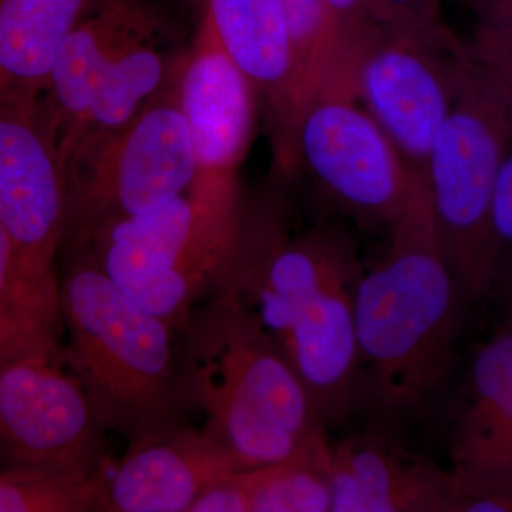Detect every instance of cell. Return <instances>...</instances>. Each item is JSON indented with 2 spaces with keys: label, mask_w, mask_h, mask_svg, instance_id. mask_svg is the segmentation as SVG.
I'll list each match as a JSON object with an SVG mask.
<instances>
[{
  "label": "cell",
  "mask_w": 512,
  "mask_h": 512,
  "mask_svg": "<svg viewBox=\"0 0 512 512\" xmlns=\"http://www.w3.org/2000/svg\"><path fill=\"white\" fill-rule=\"evenodd\" d=\"M363 269L353 242L336 229L293 235L272 208L244 210L215 286L274 340L328 429L355 409V305Z\"/></svg>",
  "instance_id": "1"
},
{
  "label": "cell",
  "mask_w": 512,
  "mask_h": 512,
  "mask_svg": "<svg viewBox=\"0 0 512 512\" xmlns=\"http://www.w3.org/2000/svg\"><path fill=\"white\" fill-rule=\"evenodd\" d=\"M386 231V249L357 282L355 409L399 423L426 412L446 386L468 299L424 184Z\"/></svg>",
  "instance_id": "2"
},
{
  "label": "cell",
  "mask_w": 512,
  "mask_h": 512,
  "mask_svg": "<svg viewBox=\"0 0 512 512\" xmlns=\"http://www.w3.org/2000/svg\"><path fill=\"white\" fill-rule=\"evenodd\" d=\"M181 336L191 406L239 468L301 461L326 470L328 427L284 353L234 296L214 289Z\"/></svg>",
  "instance_id": "3"
},
{
  "label": "cell",
  "mask_w": 512,
  "mask_h": 512,
  "mask_svg": "<svg viewBox=\"0 0 512 512\" xmlns=\"http://www.w3.org/2000/svg\"><path fill=\"white\" fill-rule=\"evenodd\" d=\"M60 308L64 366L104 430L131 441L183 423L191 403L173 326L124 295L84 252L60 281Z\"/></svg>",
  "instance_id": "4"
},
{
  "label": "cell",
  "mask_w": 512,
  "mask_h": 512,
  "mask_svg": "<svg viewBox=\"0 0 512 512\" xmlns=\"http://www.w3.org/2000/svg\"><path fill=\"white\" fill-rule=\"evenodd\" d=\"M242 211L238 188L194 183L156 210L104 222L74 249L181 335L220 281Z\"/></svg>",
  "instance_id": "5"
},
{
  "label": "cell",
  "mask_w": 512,
  "mask_h": 512,
  "mask_svg": "<svg viewBox=\"0 0 512 512\" xmlns=\"http://www.w3.org/2000/svg\"><path fill=\"white\" fill-rule=\"evenodd\" d=\"M148 0H93L64 37L43 100L59 156L84 137L113 133L163 92L184 52Z\"/></svg>",
  "instance_id": "6"
},
{
  "label": "cell",
  "mask_w": 512,
  "mask_h": 512,
  "mask_svg": "<svg viewBox=\"0 0 512 512\" xmlns=\"http://www.w3.org/2000/svg\"><path fill=\"white\" fill-rule=\"evenodd\" d=\"M511 146V111L503 84L470 46L456 101L423 173L437 234L468 302L485 301L493 293L491 207Z\"/></svg>",
  "instance_id": "7"
},
{
  "label": "cell",
  "mask_w": 512,
  "mask_h": 512,
  "mask_svg": "<svg viewBox=\"0 0 512 512\" xmlns=\"http://www.w3.org/2000/svg\"><path fill=\"white\" fill-rule=\"evenodd\" d=\"M175 74L126 127L82 138L60 156L73 248L104 222L156 210L190 190L197 164Z\"/></svg>",
  "instance_id": "8"
},
{
  "label": "cell",
  "mask_w": 512,
  "mask_h": 512,
  "mask_svg": "<svg viewBox=\"0 0 512 512\" xmlns=\"http://www.w3.org/2000/svg\"><path fill=\"white\" fill-rule=\"evenodd\" d=\"M301 165L320 194L363 227L389 228L424 180L355 96L322 92L293 117L282 170Z\"/></svg>",
  "instance_id": "9"
},
{
  "label": "cell",
  "mask_w": 512,
  "mask_h": 512,
  "mask_svg": "<svg viewBox=\"0 0 512 512\" xmlns=\"http://www.w3.org/2000/svg\"><path fill=\"white\" fill-rule=\"evenodd\" d=\"M468 56L470 45L444 25L433 30L382 28L357 57L353 96L421 178L453 109Z\"/></svg>",
  "instance_id": "10"
},
{
  "label": "cell",
  "mask_w": 512,
  "mask_h": 512,
  "mask_svg": "<svg viewBox=\"0 0 512 512\" xmlns=\"http://www.w3.org/2000/svg\"><path fill=\"white\" fill-rule=\"evenodd\" d=\"M106 430L62 355L0 360V468H35L77 480L106 474Z\"/></svg>",
  "instance_id": "11"
},
{
  "label": "cell",
  "mask_w": 512,
  "mask_h": 512,
  "mask_svg": "<svg viewBox=\"0 0 512 512\" xmlns=\"http://www.w3.org/2000/svg\"><path fill=\"white\" fill-rule=\"evenodd\" d=\"M0 222L28 272L59 286L67 224L59 140L43 96L0 97Z\"/></svg>",
  "instance_id": "12"
},
{
  "label": "cell",
  "mask_w": 512,
  "mask_h": 512,
  "mask_svg": "<svg viewBox=\"0 0 512 512\" xmlns=\"http://www.w3.org/2000/svg\"><path fill=\"white\" fill-rule=\"evenodd\" d=\"M453 497L464 512H512V323L477 349L451 416Z\"/></svg>",
  "instance_id": "13"
},
{
  "label": "cell",
  "mask_w": 512,
  "mask_h": 512,
  "mask_svg": "<svg viewBox=\"0 0 512 512\" xmlns=\"http://www.w3.org/2000/svg\"><path fill=\"white\" fill-rule=\"evenodd\" d=\"M175 86L194 147V183L239 187V167L254 136L258 96L204 13L178 63Z\"/></svg>",
  "instance_id": "14"
},
{
  "label": "cell",
  "mask_w": 512,
  "mask_h": 512,
  "mask_svg": "<svg viewBox=\"0 0 512 512\" xmlns=\"http://www.w3.org/2000/svg\"><path fill=\"white\" fill-rule=\"evenodd\" d=\"M127 453L104 476L99 511L190 512L235 458L204 429L171 424L128 441Z\"/></svg>",
  "instance_id": "15"
},
{
  "label": "cell",
  "mask_w": 512,
  "mask_h": 512,
  "mask_svg": "<svg viewBox=\"0 0 512 512\" xmlns=\"http://www.w3.org/2000/svg\"><path fill=\"white\" fill-rule=\"evenodd\" d=\"M332 512H451L453 476L379 434L330 444Z\"/></svg>",
  "instance_id": "16"
},
{
  "label": "cell",
  "mask_w": 512,
  "mask_h": 512,
  "mask_svg": "<svg viewBox=\"0 0 512 512\" xmlns=\"http://www.w3.org/2000/svg\"><path fill=\"white\" fill-rule=\"evenodd\" d=\"M200 12L264 101L278 160L299 96L298 57L278 0H202Z\"/></svg>",
  "instance_id": "17"
},
{
  "label": "cell",
  "mask_w": 512,
  "mask_h": 512,
  "mask_svg": "<svg viewBox=\"0 0 512 512\" xmlns=\"http://www.w3.org/2000/svg\"><path fill=\"white\" fill-rule=\"evenodd\" d=\"M93 0H0V97H40L64 37Z\"/></svg>",
  "instance_id": "18"
},
{
  "label": "cell",
  "mask_w": 512,
  "mask_h": 512,
  "mask_svg": "<svg viewBox=\"0 0 512 512\" xmlns=\"http://www.w3.org/2000/svg\"><path fill=\"white\" fill-rule=\"evenodd\" d=\"M190 512H332L325 468L301 461L238 468L215 481Z\"/></svg>",
  "instance_id": "19"
},
{
  "label": "cell",
  "mask_w": 512,
  "mask_h": 512,
  "mask_svg": "<svg viewBox=\"0 0 512 512\" xmlns=\"http://www.w3.org/2000/svg\"><path fill=\"white\" fill-rule=\"evenodd\" d=\"M60 285L35 278L0 222V360L45 352L62 355Z\"/></svg>",
  "instance_id": "20"
},
{
  "label": "cell",
  "mask_w": 512,
  "mask_h": 512,
  "mask_svg": "<svg viewBox=\"0 0 512 512\" xmlns=\"http://www.w3.org/2000/svg\"><path fill=\"white\" fill-rule=\"evenodd\" d=\"M278 3L298 57L299 96L295 114L313 94H353L357 57L369 39L359 40L350 35L323 0H278Z\"/></svg>",
  "instance_id": "21"
},
{
  "label": "cell",
  "mask_w": 512,
  "mask_h": 512,
  "mask_svg": "<svg viewBox=\"0 0 512 512\" xmlns=\"http://www.w3.org/2000/svg\"><path fill=\"white\" fill-rule=\"evenodd\" d=\"M104 476L77 480L35 468H0V512L99 511Z\"/></svg>",
  "instance_id": "22"
},
{
  "label": "cell",
  "mask_w": 512,
  "mask_h": 512,
  "mask_svg": "<svg viewBox=\"0 0 512 512\" xmlns=\"http://www.w3.org/2000/svg\"><path fill=\"white\" fill-rule=\"evenodd\" d=\"M491 234L495 252L491 298L500 301L503 322L512 323V146L495 184L491 207Z\"/></svg>",
  "instance_id": "23"
},
{
  "label": "cell",
  "mask_w": 512,
  "mask_h": 512,
  "mask_svg": "<svg viewBox=\"0 0 512 512\" xmlns=\"http://www.w3.org/2000/svg\"><path fill=\"white\" fill-rule=\"evenodd\" d=\"M383 28L433 30L444 26L443 0H372Z\"/></svg>",
  "instance_id": "24"
},
{
  "label": "cell",
  "mask_w": 512,
  "mask_h": 512,
  "mask_svg": "<svg viewBox=\"0 0 512 512\" xmlns=\"http://www.w3.org/2000/svg\"><path fill=\"white\" fill-rule=\"evenodd\" d=\"M332 15L350 35L359 40L370 39L383 28L372 0H323Z\"/></svg>",
  "instance_id": "25"
},
{
  "label": "cell",
  "mask_w": 512,
  "mask_h": 512,
  "mask_svg": "<svg viewBox=\"0 0 512 512\" xmlns=\"http://www.w3.org/2000/svg\"><path fill=\"white\" fill-rule=\"evenodd\" d=\"M478 36L512 33V0H471Z\"/></svg>",
  "instance_id": "26"
},
{
  "label": "cell",
  "mask_w": 512,
  "mask_h": 512,
  "mask_svg": "<svg viewBox=\"0 0 512 512\" xmlns=\"http://www.w3.org/2000/svg\"><path fill=\"white\" fill-rule=\"evenodd\" d=\"M470 46L480 59L512 80V33L495 36L476 35Z\"/></svg>",
  "instance_id": "27"
},
{
  "label": "cell",
  "mask_w": 512,
  "mask_h": 512,
  "mask_svg": "<svg viewBox=\"0 0 512 512\" xmlns=\"http://www.w3.org/2000/svg\"><path fill=\"white\" fill-rule=\"evenodd\" d=\"M488 66H490L491 69L494 70L495 74H497V76H498V79H500L501 84H503L505 96H507V100H508V106H510L511 119H512V80L508 79L507 76H504L503 73L498 72V70H495L494 67L491 66V64H488Z\"/></svg>",
  "instance_id": "28"
},
{
  "label": "cell",
  "mask_w": 512,
  "mask_h": 512,
  "mask_svg": "<svg viewBox=\"0 0 512 512\" xmlns=\"http://www.w3.org/2000/svg\"><path fill=\"white\" fill-rule=\"evenodd\" d=\"M178 2L187 3V5L195 6V8L200 9L202 0H178Z\"/></svg>",
  "instance_id": "29"
}]
</instances>
